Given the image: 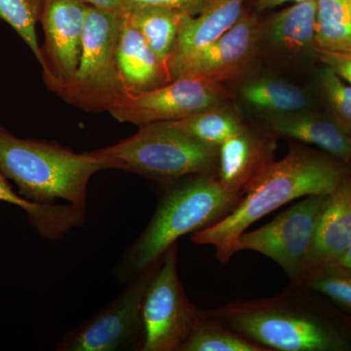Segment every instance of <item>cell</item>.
<instances>
[{"mask_svg": "<svg viewBox=\"0 0 351 351\" xmlns=\"http://www.w3.org/2000/svg\"><path fill=\"white\" fill-rule=\"evenodd\" d=\"M350 174L348 163L295 145L254 180L232 213L195 232L191 240L214 246L221 263L230 245L255 221L298 198L332 195Z\"/></svg>", "mask_w": 351, "mask_h": 351, "instance_id": "6da1fadb", "label": "cell"}, {"mask_svg": "<svg viewBox=\"0 0 351 351\" xmlns=\"http://www.w3.org/2000/svg\"><path fill=\"white\" fill-rule=\"evenodd\" d=\"M243 193H232L216 175L195 178L168 189L144 232L123 254L115 274L128 282L156 265L180 237L213 226L232 213Z\"/></svg>", "mask_w": 351, "mask_h": 351, "instance_id": "7a4b0ae2", "label": "cell"}, {"mask_svg": "<svg viewBox=\"0 0 351 351\" xmlns=\"http://www.w3.org/2000/svg\"><path fill=\"white\" fill-rule=\"evenodd\" d=\"M108 169L91 152L76 154L56 143L19 138L0 124V170L25 200L54 204L63 199L86 209L90 180Z\"/></svg>", "mask_w": 351, "mask_h": 351, "instance_id": "3957f363", "label": "cell"}, {"mask_svg": "<svg viewBox=\"0 0 351 351\" xmlns=\"http://www.w3.org/2000/svg\"><path fill=\"white\" fill-rule=\"evenodd\" d=\"M202 313L269 350L341 351L350 348L346 337L324 318L286 295L230 302Z\"/></svg>", "mask_w": 351, "mask_h": 351, "instance_id": "277c9868", "label": "cell"}, {"mask_svg": "<svg viewBox=\"0 0 351 351\" xmlns=\"http://www.w3.org/2000/svg\"><path fill=\"white\" fill-rule=\"evenodd\" d=\"M91 152L108 169L154 181L176 182L186 176L216 175L218 171L219 147L203 144L163 122L140 127L131 137Z\"/></svg>", "mask_w": 351, "mask_h": 351, "instance_id": "5b68a950", "label": "cell"}, {"mask_svg": "<svg viewBox=\"0 0 351 351\" xmlns=\"http://www.w3.org/2000/svg\"><path fill=\"white\" fill-rule=\"evenodd\" d=\"M122 15L88 6L75 77L55 94L87 112H108L127 94L117 64Z\"/></svg>", "mask_w": 351, "mask_h": 351, "instance_id": "8992f818", "label": "cell"}, {"mask_svg": "<svg viewBox=\"0 0 351 351\" xmlns=\"http://www.w3.org/2000/svg\"><path fill=\"white\" fill-rule=\"evenodd\" d=\"M329 195L306 196L262 228L242 232L221 263L230 262L239 252H258L282 267L298 285L306 274L316 226Z\"/></svg>", "mask_w": 351, "mask_h": 351, "instance_id": "52a82bcc", "label": "cell"}, {"mask_svg": "<svg viewBox=\"0 0 351 351\" xmlns=\"http://www.w3.org/2000/svg\"><path fill=\"white\" fill-rule=\"evenodd\" d=\"M141 351H182L200 317L189 301L177 270V245L157 263L143 302Z\"/></svg>", "mask_w": 351, "mask_h": 351, "instance_id": "ba28073f", "label": "cell"}, {"mask_svg": "<svg viewBox=\"0 0 351 351\" xmlns=\"http://www.w3.org/2000/svg\"><path fill=\"white\" fill-rule=\"evenodd\" d=\"M157 263L130 279L117 299L69 332L57 350H142L143 302Z\"/></svg>", "mask_w": 351, "mask_h": 351, "instance_id": "9c48e42d", "label": "cell"}, {"mask_svg": "<svg viewBox=\"0 0 351 351\" xmlns=\"http://www.w3.org/2000/svg\"><path fill=\"white\" fill-rule=\"evenodd\" d=\"M223 97L218 83L179 77L149 91L127 93L108 112L117 121L142 127L219 108Z\"/></svg>", "mask_w": 351, "mask_h": 351, "instance_id": "30bf717a", "label": "cell"}, {"mask_svg": "<svg viewBox=\"0 0 351 351\" xmlns=\"http://www.w3.org/2000/svg\"><path fill=\"white\" fill-rule=\"evenodd\" d=\"M88 6L83 0H46L39 22L43 25V82L56 92L75 77L82 54Z\"/></svg>", "mask_w": 351, "mask_h": 351, "instance_id": "8fae6325", "label": "cell"}, {"mask_svg": "<svg viewBox=\"0 0 351 351\" xmlns=\"http://www.w3.org/2000/svg\"><path fill=\"white\" fill-rule=\"evenodd\" d=\"M261 38L262 25L257 17L244 11L232 29L184 60L171 75V82L195 77L219 84L234 80L251 66Z\"/></svg>", "mask_w": 351, "mask_h": 351, "instance_id": "7c38bea8", "label": "cell"}, {"mask_svg": "<svg viewBox=\"0 0 351 351\" xmlns=\"http://www.w3.org/2000/svg\"><path fill=\"white\" fill-rule=\"evenodd\" d=\"M276 142L246 127L219 147V182L232 193H244L272 161Z\"/></svg>", "mask_w": 351, "mask_h": 351, "instance_id": "4fadbf2b", "label": "cell"}, {"mask_svg": "<svg viewBox=\"0 0 351 351\" xmlns=\"http://www.w3.org/2000/svg\"><path fill=\"white\" fill-rule=\"evenodd\" d=\"M267 129L281 136L314 145L343 162L351 161V135L332 115L307 112L269 115Z\"/></svg>", "mask_w": 351, "mask_h": 351, "instance_id": "5bb4252c", "label": "cell"}, {"mask_svg": "<svg viewBox=\"0 0 351 351\" xmlns=\"http://www.w3.org/2000/svg\"><path fill=\"white\" fill-rule=\"evenodd\" d=\"M246 0H213L196 16L184 15L174 52L168 64V73L196 51L223 36L239 22Z\"/></svg>", "mask_w": 351, "mask_h": 351, "instance_id": "9a60e30c", "label": "cell"}, {"mask_svg": "<svg viewBox=\"0 0 351 351\" xmlns=\"http://www.w3.org/2000/svg\"><path fill=\"white\" fill-rule=\"evenodd\" d=\"M117 64L127 93L149 91L170 82L167 69L131 22L128 13L122 15Z\"/></svg>", "mask_w": 351, "mask_h": 351, "instance_id": "2e32d148", "label": "cell"}, {"mask_svg": "<svg viewBox=\"0 0 351 351\" xmlns=\"http://www.w3.org/2000/svg\"><path fill=\"white\" fill-rule=\"evenodd\" d=\"M350 243L351 184L348 180L329 195L321 212L306 272L318 265L339 263Z\"/></svg>", "mask_w": 351, "mask_h": 351, "instance_id": "e0dca14e", "label": "cell"}, {"mask_svg": "<svg viewBox=\"0 0 351 351\" xmlns=\"http://www.w3.org/2000/svg\"><path fill=\"white\" fill-rule=\"evenodd\" d=\"M0 201L24 210L29 223L43 239L59 240L73 228L84 225L86 210L73 205L43 204L25 200L16 193L0 170Z\"/></svg>", "mask_w": 351, "mask_h": 351, "instance_id": "ac0fdd59", "label": "cell"}, {"mask_svg": "<svg viewBox=\"0 0 351 351\" xmlns=\"http://www.w3.org/2000/svg\"><path fill=\"white\" fill-rule=\"evenodd\" d=\"M316 13L317 0H307L276 14L265 31L270 44L294 54L316 50Z\"/></svg>", "mask_w": 351, "mask_h": 351, "instance_id": "d6986e66", "label": "cell"}, {"mask_svg": "<svg viewBox=\"0 0 351 351\" xmlns=\"http://www.w3.org/2000/svg\"><path fill=\"white\" fill-rule=\"evenodd\" d=\"M128 15L158 61L168 71V64L174 52L182 18L186 14L169 7L145 6L134 9Z\"/></svg>", "mask_w": 351, "mask_h": 351, "instance_id": "ffe728a7", "label": "cell"}, {"mask_svg": "<svg viewBox=\"0 0 351 351\" xmlns=\"http://www.w3.org/2000/svg\"><path fill=\"white\" fill-rule=\"evenodd\" d=\"M241 96L249 106L270 112L269 115L304 112L309 106L304 90L276 78H260L247 83L242 87Z\"/></svg>", "mask_w": 351, "mask_h": 351, "instance_id": "44dd1931", "label": "cell"}, {"mask_svg": "<svg viewBox=\"0 0 351 351\" xmlns=\"http://www.w3.org/2000/svg\"><path fill=\"white\" fill-rule=\"evenodd\" d=\"M315 45L316 50L351 52L350 0H317Z\"/></svg>", "mask_w": 351, "mask_h": 351, "instance_id": "7402d4cb", "label": "cell"}, {"mask_svg": "<svg viewBox=\"0 0 351 351\" xmlns=\"http://www.w3.org/2000/svg\"><path fill=\"white\" fill-rule=\"evenodd\" d=\"M163 123L182 132L203 144L217 147L245 128L241 120L237 115L219 108Z\"/></svg>", "mask_w": 351, "mask_h": 351, "instance_id": "603a6c76", "label": "cell"}, {"mask_svg": "<svg viewBox=\"0 0 351 351\" xmlns=\"http://www.w3.org/2000/svg\"><path fill=\"white\" fill-rule=\"evenodd\" d=\"M182 351H269L245 338L239 332L206 317L200 309V317Z\"/></svg>", "mask_w": 351, "mask_h": 351, "instance_id": "cb8c5ba5", "label": "cell"}, {"mask_svg": "<svg viewBox=\"0 0 351 351\" xmlns=\"http://www.w3.org/2000/svg\"><path fill=\"white\" fill-rule=\"evenodd\" d=\"M298 286L326 295L337 306L351 313V269L341 263H328L307 270Z\"/></svg>", "mask_w": 351, "mask_h": 351, "instance_id": "d4e9b609", "label": "cell"}, {"mask_svg": "<svg viewBox=\"0 0 351 351\" xmlns=\"http://www.w3.org/2000/svg\"><path fill=\"white\" fill-rule=\"evenodd\" d=\"M46 0H0V21L7 23L27 44L32 54L43 63L36 24Z\"/></svg>", "mask_w": 351, "mask_h": 351, "instance_id": "484cf974", "label": "cell"}, {"mask_svg": "<svg viewBox=\"0 0 351 351\" xmlns=\"http://www.w3.org/2000/svg\"><path fill=\"white\" fill-rule=\"evenodd\" d=\"M320 83L332 117L351 135V85L328 66L321 71Z\"/></svg>", "mask_w": 351, "mask_h": 351, "instance_id": "4316f807", "label": "cell"}, {"mask_svg": "<svg viewBox=\"0 0 351 351\" xmlns=\"http://www.w3.org/2000/svg\"><path fill=\"white\" fill-rule=\"evenodd\" d=\"M213 0H126L125 13L145 6H164L191 16L202 12Z\"/></svg>", "mask_w": 351, "mask_h": 351, "instance_id": "83f0119b", "label": "cell"}, {"mask_svg": "<svg viewBox=\"0 0 351 351\" xmlns=\"http://www.w3.org/2000/svg\"><path fill=\"white\" fill-rule=\"evenodd\" d=\"M318 57L326 66L334 69L337 75L351 85V52H329L316 50Z\"/></svg>", "mask_w": 351, "mask_h": 351, "instance_id": "f1b7e54d", "label": "cell"}, {"mask_svg": "<svg viewBox=\"0 0 351 351\" xmlns=\"http://www.w3.org/2000/svg\"><path fill=\"white\" fill-rule=\"evenodd\" d=\"M89 5L101 9V10L108 11L123 15L125 13L126 0H83Z\"/></svg>", "mask_w": 351, "mask_h": 351, "instance_id": "f546056e", "label": "cell"}, {"mask_svg": "<svg viewBox=\"0 0 351 351\" xmlns=\"http://www.w3.org/2000/svg\"><path fill=\"white\" fill-rule=\"evenodd\" d=\"M289 1L302 2L307 0H255V5L258 11L269 10Z\"/></svg>", "mask_w": 351, "mask_h": 351, "instance_id": "4dcf8cb0", "label": "cell"}, {"mask_svg": "<svg viewBox=\"0 0 351 351\" xmlns=\"http://www.w3.org/2000/svg\"><path fill=\"white\" fill-rule=\"evenodd\" d=\"M339 263L343 265V267L351 269V243L350 246H348V248L346 249L345 254H343V257L341 258Z\"/></svg>", "mask_w": 351, "mask_h": 351, "instance_id": "1f68e13d", "label": "cell"}, {"mask_svg": "<svg viewBox=\"0 0 351 351\" xmlns=\"http://www.w3.org/2000/svg\"><path fill=\"white\" fill-rule=\"evenodd\" d=\"M350 163H351V161H350ZM350 184H351V174H350Z\"/></svg>", "mask_w": 351, "mask_h": 351, "instance_id": "d6a6232c", "label": "cell"}, {"mask_svg": "<svg viewBox=\"0 0 351 351\" xmlns=\"http://www.w3.org/2000/svg\"><path fill=\"white\" fill-rule=\"evenodd\" d=\"M350 9H351V0H350Z\"/></svg>", "mask_w": 351, "mask_h": 351, "instance_id": "836d02e7", "label": "cell"}]
</instances>
